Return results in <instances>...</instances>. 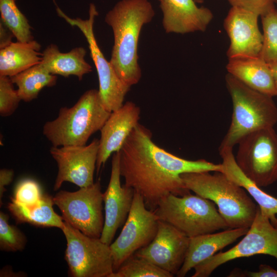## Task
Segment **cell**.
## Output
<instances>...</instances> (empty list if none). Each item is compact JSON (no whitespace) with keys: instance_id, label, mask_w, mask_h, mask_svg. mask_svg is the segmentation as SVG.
Listing matches in <instances>:
<instances>
[{"instance_id":"cell-27","label":"cell","mask_w":277,"mask_h":277,"mask_svg":"<svg viewBox=\"0 0 277 277\" xmlns=\"http://www.w3.org/2000/svg\"><path fill=\"white\" fill-rule=\"evenodd\" d=\"M174 275L134 254L114 271L110 277H173Z\"/></svg>"},{"instance_id":"cell-38","label":"cell","mask_w":277,"mask_h":277,"mask_svg":"<svg viewBox=\"0 0 277 277\" xmlns=\"http://www.w3.org/2000/svg\"><path fill=\"white\" fill-rule=\"evenodd\" d=\"M273 1H274V3L277 4V0H273Z\"/></svg>"},{"instance_id":"cell-35","label":"cell","mask_w":277,"mask_h":277,"mask_svg":"<svg viewBox=\"0 0 277 277\" xmlns=\"http://www.w3.org/2000/svg\"><path fill=\"white\" fill-rule=\"evenodd\" d=\"M15 37L12 31L1 20L0 22V49H2L9 45L12 42V39Z\"/></svg>"},{"instance_id":"cell-37","label":"cell","mask_w":277,"mask_h":277,"mask_svg":"<svg viewBox=\"0 0 277 277\" xmlns=\"http://www.w3.org/2000/svg\"><path fill=\"white\" fill-rule=\"evenodd\" d=\"M196 3H203L204 0H194Z\"/></svg>"},{"instance_id":"cell-15","label":"cell","mask_w":277,"mask_h":277,"mask_svg":"<svg viewBox=\"0 0 277 277\" xmlns=\"http://www.w3.org/2000/svg\"><path fill=\"white\" fill-rule=\"evenodd\" d=\"M120 151L113 154L109 182L103 193L105 220L100 237L104 243L110 245L117 230L124 224L131 208L135 191L121 183Z\"/></svg>"},{"instance_id":"cell-7","label":"cell","mask_w":277,"mask_h":277,"mask_svg":"<svg viewBox=\"0 0 277 277\" xmlns=\"http://www.w3.org/2000/svg\"><path fill=\"white\" fill-rule=\"evenodd\" d=\"M238 145L235 161L249 179L260 187L277 181V133L273 127L248 134Z\"/></svg>"},{"instance_id":"cell-28","label":"cell","mask_w":277,"mask_h":277,"mask_svg":"<svg viewBox=\"0 0 277 277\" xmlns=\"http://www.w3.org/2000/svg\"><path fill=\"white\" fill-rule=\"evenodd\" d=\"M261 17L263 41L260 57L268 64L277 63V9L274 7Z\"/></svg>"},{"instance_id":"cell-17","label":"cell","mask_w":277,"mask_h":277,"mask_svg":"<svg viewBox=\"0 0 277 277\" xmlns=\"http://www.w3.org/2000/svg\"><path fill=\"white\" fill-rule=\"evenodd\" d=\"M140 108L128 101L111 112L100 130L96 168L97 172L110 155L120 151L134 127L138 124Z\"/></svg>"},{"instance_id":"cell-13","label":"cell","mask_w":277,"mask_h":277,"mask_svg":"<svg viewBox=\"0 0 277 277\" xmlns=\"http://www.w3.org/2000/svg\"><path fill=\"white\" fill-rule=\"evenodd\" d=\"M98 148L97 138L88 145L52 146L50 153L58 167L54 190L59 189L65 182L80 188L92 185Z\"/></svg>"},{"instance_id":"cell-2","label":"cell","mask_w":277,"mask_h":277,"mask_svg":"<svg viewBox=\"0 0 277 277\" xmlns=\"http://www.w3.org/2000/svg\"><path fill=\"white\" fill-rule=\"evenodd\" d=\"M154 15L148 0H121L105 16L114 37L110 63L120 79L130 87L142 76L137 54L140 32Z\"/></svg>"},{"instance_id":"cell-5","label":"cell","mask_w":277,"mask_h":277,"mask_svg":"<svg viewBox=\"0 0 277 277\" xmlns=\"http://www.w3.org/2000/svg\"><path fill=\"white\" fill-rule=\"evenodd\" d=\"M226 85L232 103L231 121L219 148H233L248 134L277 122V107L272 96L256 91L228 73Z\"/></svg>"},{"instance_id":"cell-32","label":"cell","mask_w":277,"mask_h":277,"mask_svg":"<svg viewBox=\"0 0 277 277\" xmlns=\"http://www.w3.org/2000/svg\"><path fill=\"white\" fill-rule=\"evenodd\" d=\"M232 7L242 8L261 16L274 7L273 0H228Z\"/></svg>"},{"instance_id":"cell-14","label":"cell","mask_w":277,"mask_h":277,"mask_svg":"<svg viewBox=\"0 0 277 277\" xmlns=\"http://www.w3.org/2000/svg\"><path fill=\"white\" fill-rule=\"evenodd\" d=\"M189 243V238L170 224L159 220L153 240L134 254L174 276L184 262Z\"/></svg>"},{"instance_id":"cell-31","label":"cell","mask_w":277,"mask_h":277,"mask_svg":"<svg viewBox=\"0 0 277 277\" xmlns=\"http://www.w3.org/2000/svg\"><path fill=\"white\" fill-rule=\"evenodd\" d=\"M13 84L9 76L0 75V115L2 116L12 114L22 101Z\"/></svg>"},{"instance_id":"cell-11","label":"cell","mask_w":277,"mask_h":277,"mask_svg":"<svg viewBox=\"0 0 277 277\" xmlns=\"http://www.w3.org/2000/svg\"><path fill=\"white\" fill-rule=\"evenodd\" d=\"M56 10L59 16L71 26L77 27L85 37L97 73L98 92L101 101L109 111L117 110L123 105L125 97L130 87L120 79L110 61L106 59L98 45L93 30L95 17L98 14L96 6L93 3L90 4L89 16L86 19L71 18L58 7Z\"/></svg>"},{"instance_id":"cell-21","label":"cell","mask_w":277,"mask_h":277,"mask_svg":"<svg viewBox=\"0 0 277 277\" xmlns=\"http://www.w3.org/2000/svg\"><path fill=\"white\" fill-rule=\"evenodd\" d=\"M222 159V172L230 180L243 187L258 203L261 211L274 223L277 222V198L262 190L249 179L236 164L233 148H219Z\"/></svg>"},{"instance_id":"cell-20","label":"cell","mask_w":277,"mask_h":277,"mask_svg":"<svg viewBox=\"0 0 277 277\" xmlns=\"http://www.w3.org/2000/svg\"><path fill=\"white\" fill-rule=\"evenodd\" d=\"M226 69L228 73L249 87L272 97L277 96L269 65L260 56L229 58Z\"/></svg>"},{"instance_id":"cell-34","label":"cell","mask_w":277,"mask_h":277,"mask_svg":"<svg viewBox=\"0 0 277 277\" xmlns=\"http://www.w3.org/2000/svg\"><path fill=\"white\" fill-rule=\"evenodd\" d=\"M14 177V171L12 169H2L0 170V206L3 205L2 199L6 191L5 187L9 185Z\"/></svg>"},{"instance_id":"cell-19","label":"cell","mask_w":277,"mask_h":277,"mask_svg":"<svg viewBox=\"0 0 277 277\" xmlns=\"http://www.w3.org/2000/svg\"><path fill=\"white\" fill-rule=\"evenodd\" d=\"M248 229L229 228L217 233L190 238L184 262L176 275L185 276L196 265L245 235Z\"/></svg>"},{"instance_id":"cell-6","label":"cell","mask_w":277,"mask_h":277,"mask_svg":"<svg viewBox=\"0 0 277 277\" xmlns=\"http://www.w3.org/2000/svg\"><path fill=\"white\" fill-rule=\"evenodd\" d=\"M153 211L159 220L170 224L189 238L229 228L215 204L196 194H170L160 201Z\"/></svg>"},{"instance_id":"cell-26","label":"cell","mask_w":277,"mask_h":277,"mask_svg":"<svg viewBox=\"0 0 277 277\" xmlns=\"http://www.w3.org/2000/svg\"><path fill=\"white\" fill-rule=\"evenodd\" d=\"M16 0H0L1 20L12 31L17 41L34 40L27 18L16 5Z\"/></svg>"},{"instance_id":"cell-23","label":"cell","mask_w":277,"mask_h":277,"mask_svg":"<svg viewBox=\"0 0 277 277\" xmlns=\"http://www.w3.org/2000/svg\"><path fill=\"white\" fill-rule=\"evenodd\" d=\"M41 46L35 40L12 42L0 49V75H15L35 65L42 59Z\"/></svg>"},{"instance_id":"cell-22","label":"cell","mask_w":277,"mask_h":277,"mask_svg":"<svg viewBox=\"0 0 277 277\" xmlns=\"http://www.w3.org/2000/svg\"><path fill=\"white\" fill-rule=\"evenodd\" d=\"M86 50L75 47L66 53L61 52L58 47L51 44L42 53L41 65L50 73L68 77L77 76L81 81L83 76L92 71L91 66L85 60Z\"/></svg>"},{"instance_id":"cell-16","label":"cell","mask_w":277,"mask_h":277,"mask_svg":"<svg viewBox=\"0 0 277 277\" xmlns=\"http://www.w3.org/2000/svg\"><path fill=\"white\" fill-rule=\"evenodd\" d=\"M259 15L250 11L231 7L224 22L230 39L228 58L260 56L263 36L258 26Z\"/></svg>"},{"instance_id":"cell-1","label":"cell","mask_w":277,"mask_h":277,"mask_svg":"<svg viewBox=\"0 0 277 277\" xmlns=\"http://www.w3.org/2000/svg\"><path fill=\"white\" fill-rule=\"evenodd\" d=\"M120 169L124 185L144 198L147 208L154 211L160 201L170 194L190 193L181 174L196 172H222V165L204 159L188 160L156 145L151 131L139 123L120 151Z\"/></svg>"},{"instance_id":"cell-24","label":"cell","mask_w":277,"mask_h":277,"mask_svg":"<svg viewBox=\"0 0 277 277\" xmlns=\"http://www.w3.org/2000/svg\"><path fill=\"white\" fill-rule=\"evenodd\" d=\"M8 209L17 223H28L42 227H56L62 229L64 221L54 210L53 197L43 194L39 202L31 206H26L11 200Z\"/></svg>"},{"instance_id":"cell-12","label":"cell","mask_w":277,"mask_h":277,"mask_svg":"<svg viewBox=\"0 0 277 277\" xmlns=\"http://www.w3.org/2000/svg\"><path fill=\"white\" fill-rule=\"evenodd\" d=\"M159 220L154 212L147 208L143 197L135 192L123 229L110 245L113 272L137 250L152 242L157 231Z\"/></svg>"},{"instance_id":"cell-29","label":"cell","mask_w":277,"mask_h":277,"mask_svg":"<svg viewBox=\"0 0 277 277\" xmlns=\"http://www.w3.org/2000/svg\"><path fill=\"white\" fill-rule=\"evenodd\" d=\"M9 215L0 212V249L7 252L23 250L27 243L25 235L15 226L9 224Z\"/></svg>"},{"instance_id":"cell-10","label":"cell","mask_w":277,"mask_h":277,"mask_svg":"<svg viewBox=\"0 0 277 277\" xmlns=\"http://www.w3.org/2000/svg\"><path fill=\"white\" fill-rule=\"evenodd\" d=\"M53 200L64 221L89 236L100 238L104 225L100 181L76 191L61 190Z\"/></svg>"},{"instance_id":"cell-3","label":"cell","mask_w":277,"mask_h":277,"mask_svg":"<svg viewBox=\"0 0 277 277\" xmlns=\"http://www.w3.org/2000/svg\"><path fill=\"white\" fill-rule=\"evenodd\" d=\"M185 173L181 177L186 188L212 201L229 228H249L258 209L244 188L224 173L215 171Z\"/></svg>"},{"instance_id":"cell-33","label":"cell","mask_w":277,"mask_h":277,"mask_svg":"<svg viewBox=\"0 0 277 277\" xmlns=\"http://www.w3.org/2000/svg\"><path fill=\"white\" fill-rule=\"evenodd\" d=\"M243 275L249 277H277V270L268 265L261 264L258 271H244Z\"/></svg>"},{"instance_id":"cell-18","label":"cell","mask_w":277,"mask_h":277,"mask_svg":"<svg viewBox=\"0 0 277 277\" xmlns=\"http://www.w3.org/2000/svg\"><path fill=\"white\" fill-rule=\"evenodd\" d=\"M166 33L185 34L204 32L213 17L211 10L199 7L194 0H158Z\"/></svg>"},{"instance_id":"cell-4","label":"cell","mask_w":277,"mask_h":277,"mask_svg":"<svg viewBox=\"0 0 277 277\" xmlns=\"http://www.w3.org/2000/svg\"><path fill=\"white\" fill-rule=\"evenodd\" d=\"M111 113L103 104L98 90L91 89L71 107L61 108L56 118L45 123L43 133L53 146L85 145Z\"/></svg>"},{"instance_id":"cell-8","label":"cell","mask_w":277,"mask_h":277,"mask_svg":"<svg viewBox=\"0 0 277 277\" xmlns=\"http://www.w3.org/2000/svg\"><path fill=\"white\" fill-rule=\"evenodd\" d=\"M65 259L73 277H110L113 272L110 245L89 236L65 222Z\"/></svg>"},{"instance_id":"cell-30","label":"cell","mask_w":277,"mask_h":277,"mask_svg":"<svg viewBox=\"0 0 277 277\" xmlns=\"http://www.w3.org/2000/svg\"><path fill=\"white\" fill-rule=\"evenodd\" d=\"M43 194L39 185L35 181L26 179L16 185L14 195L11 200L26 206H31L37 204Z\"/></svg>"},{"instance_id":"cell-25","label":"cell","mask_w":277,"mask_h":277,"mask_svg":"<svg viewBox=\"0 0 277 277\" xmlns=\"http://www.w3.org/2000/svg\"><path fill=\"white\" fill-rule=\"evenodd\" d=\"M10 77L17 86L21 100L25 102L37 98L44 87L55 85L57 79L56 75L50 73L40 63Z\"/></svg>"},{"instance_id":"cell-36","label":"cell","mask_w":277,"mask_h":277,"mask_svg":"<svg viewBox=\"0 0 277 277\" xmlns=\"http://www.w3.org/2000/svg\"><path fill=\"white\" fill-rule=\"evenodd\" d=\"M269 65L271 70L275 87L277 89V63L270 64Z\"/></svg>"},{"instance_id":"cell-9","label":"cell","mask_w":277,"mask_h":277,"mask_svg":"<svg viewBox=\"0 0 277 277\" xmlns=\"http://www.w3.org/2000/svg\"><path fill=\"white\" fill-rule=\"evenodd\" d=\"M256 254L269 255L277 259V222H272L259 206L244 237L228 250L216 253L196 265L192 277L209 276L215 269L229 261Z\"/></svg>"}]
</instances>
